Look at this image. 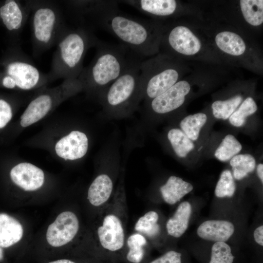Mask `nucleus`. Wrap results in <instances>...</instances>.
<instances>
[{
    "label": "nucleus",
    "instance_id": "1",
    "mask_svg": "<svg viewBox=\"0 0 263 263\" xmlns=\"http://www.w3.org/2000/svg\"><path fill=\"white\" fill-rule=\"evenodd\" d=\"M73 10L79 19L109 32L141 57L156 50L157 33L152 24L124 14L117 0L75 1Z\"/></svg>",
    "mask_w": 263,
    "mask_h": 263
},
{
    "label": "nucleus",
    "instance_id": "2",
    "mask_svg": "<svg viewBox=\"0 0 263 263\" xmlns=\"http://www.w3.org/2000/svg\"><path fill=\"white\" fill-rule=\"evenodd\" d=\"M95 55L83 68L78 79L82 87L104 90L119 77L139 56L126 46L98 40Z\"/></svg>",
    "mask_w": 263,
    "mask_h": 263
},
{
    "label": "nucleus",
    "instance_id": "3",
    "mask_svg": "<svg viewBox=\"0 0 263 263\" xmlns=\"http://www.w3.org/2000/svg\"><path fill=\"white\" fill-rule=\"evenodd\" d=\"M98 39L90 27L65 28L59 35L52 59L49 80L78 78L88 49L95 46Z\"/></svg>",
    "mask_w": 263,
    "mask_h": 263
},
{
    "label": "nucleus",
    "instance_id": "4",
    "mask_svg": "<svg viewBox=\"0 0 263 263\" xmlns=\"http://www.w3.org/2000/svg\"><path fill=\"white\" fill-rule=\"evenodd\" d=\"M32 10V38L36 53L44 51L56 42L65 28L56 6L47 2H29Z\"/></svg>",
    "mask_w": 263,
    "mask_h": 263
},
{
    "label": "nucleus",
    "instance_id": "5",
    "mask_svg": "<svg viewBox=\"0 0 263 263\" xmlns=\"http://www.w3.org/2000/svg\"><path fill=\"white\" fill-rule=\"evenodd\" d=\"M142 58L137 57L128 68L106 89L104 101L111 108L133 105L141 93L140 63Z\"/></svg>",
    "mask_w": 263,
    "mask_h": 263
},
{
    "label": "nucleus",
    "instance_id": "6",
    "mask_svg": "<svg viewBox=\"0 0 263 263\" xmlns=\"http://www.w3.org/2000/svg\"><path fill=\"white\" fill-rule=\"evenodd\" d=\"M4 74L1 83L8 89L29 91L49 80L48 75L40 71L22 51L5 65Z\"/></svg>",
    "mask_w": 263,
    "mask_h": 263
},
{
    "label": "nucleus",
    "instance_id": "7",
    "mask_svg": "<svg viewBox=\"0 0 263 263\" xmlns=\"http://www.w3.org/2000/svg\"><path fill=\"white\" fill-rule=\"evenodd\" d=\"M140 72L141 94L151 99L173 86L179 77V73L175 68L161 66L160 59L142 60Z\"/></svg>",
    "mask_w": 263,
    "mask_h": 263
},
{
    "label": "nucleus",
    "instance_id": "8",
    "mask_svg": "<svg viewBox=\"0 0 263 263\" xmlns=\"http://www.w3.org/2000/svg\"><path fill=\"white\" fill-rule=\"evenodd\" d=\"M97 235L103 250V259L111 261L123 259L125 232L124 224L117 213L112 212L103 216Z\"/></svg>",
    "mask_w": 263,
    "mask_h": 263
},
{
    "label": "nucleus",
    "instance_id": "9",
    "mask_svg": "<svg viewBox=\"0 0 263 263\" xmlns=\"http://www.w3.org/2000/svg\"><path fill=\"white\" fill-rule=\"evenodd\" d=\"M80 89V84L77 79H64L63 83L54 94H41L28 104L20 117V125L26 127L38 122L43 118L52 109L55 101L59 100L70 92Z\"/></svg>",
    "mask_w": 263,
    "mask_h": 263
},
{
    "label": "nucleus",
    "instance_id": "10",
    "mask_svg": "<svg viewBox=\"0 0 263 263\" xmlns=\"http://www.w3.org/2000/svg\"><path fill=\"white\" fill-rule=\"evenodd\" d=\"M79 228V222L76 214L70 211H63L48 226L46 240L53 247L62 246L74 239Z\"/></svg>",
    "mask_w": 263,
    "mask_h": 263
},
{
    "label": "nucleus",
    "instance_id": "11",
    "mask_svg": "<svg viewBox=\"0 0 263 263\" xmlns=\"http://www.w3.org/2000/svg\"><path fill=\"white\" fill-rule=\"evenodd\" d=\"M190 89V85L187 81H178L164 93L152 99L150 107L153 112L159 114L173 111L183 104L185 96Z\"/></svg>",
    "mask_w": 263,
    "mask_h": 263
},
{
    "label": "nucleus",
    "instance_id": "12",
    "mask_svg": "<svg viewBox=\"0 0 263 263\" xmlns=\"http://www.w3.org/2000/svg\"><path fill=\"white\" fill-rule=\"evenodd\" d=\"M88 149L86 135L78 131H73L62 137L56 143L55 150L60 157L69 160L82 158Z\"/></svg>",
    "mask_w": 263,
    "mask_h": 263
},
{
    "label": "nucleus",
    "instance_id": "13",
    "mask_svg": "<svg viewBox=\"0 0 263 263\" xmlns=\"http://www.w3.org/2000/svg\"><path fill=\"white\" fill-rule=\"evenodd\" d=\"M10 175L16 185L26 191H34L39 188L44 181L43 170L27 162L15 166L11 170Z\"/></svg>",
    "mask_w": 263,
    "mask_h": 263
},
{
    "label": "nucleus",
    "instance_id": "14",
    "mask_svg": "<svg viewBox=\"0 0 263 263\" xmlns=\"http://www.w3.org/2000/svg\"><path fill=\"white\" fill-rule=\"evenodd\" d=\"M167 43L177 53L193 55L198 53L201 44L199 39L187 27L179 25L171 29L167 37Z\"/></svg>",
    "mask_w": 263,
    "mask_h": 263
},
{
    "label": "nucleus",
    "instance_id": "15",
    "mask_svg": "<svg viewBox=\"0 0 263 263\" xmlns=\"http://www.w3.org/2000/svg\"><path fill=\"white\" fill-rule=\"evenodd\" d=\"M31 10L29 2L23 5L15 0H6L0 8V17L9 31L22 29Z\"/></svg>",
    "mask_w": 263,
    "mask_h": 263
},
{
    "label": "nucleus",
    "instance_id": "16",
    "mask_svg": "<svg viewBox=\"0 0 263 263\" xmlns=\"http://www.w3.org/2000/svg\"><path fill=\"white\" fill-rule=\"evenodd\" d=\"M128 4L143 14L156 17H168L177 9L174 0H126L118 1Z\"/></svg>",
    "mask_w": 263,
    "mask_h": 263
},
{
    "label": "nucleus",
    "instance_id": "17",
    "mask_svg": "<svg viewBox=\"0 0 263 263\" xmlns=\"http://www.w3.org/2000/svg\"><path fill=\"white\" fill-rule=\"evenodd\" d=\"M234 226L232 223L224 220H211L202 223L197 229L201 238L216 242H225L232 235Z\"/></svg>",
    "mask_w": 263,
    "mask_h": 263
},
{
    "label": "nucleus",
    "instance_id": "18",
    "mask_svg": "<svg viewBox=\"0 0 263 263\" xmlns=\"http://www.w3.org/2000/svg\"><path fill=\"white\" fill-rule=\"evenodd\" d=\"M113 190V183L109 175L101 174L92 182L88 190L87 199L94 207H100L110 199Z\"/></svg>",
    "mask_w": 263,
    "mask_h": 263
},
{
    "label": "nucleus",
    "instance_id": "19",
    "mask_svg": "<svg viewBox=\"0 0 263 263\" xmlns=\"http://www.w3.org/2000/svg\"><path fill=\"white\" fill-rule=\"evenodd\" d=\"M23 234L22 225L6 213H0V246L6 248L18 243Z\"/></svg>",
    "mask_w": 263,
    "mask_h": 263
},
{
    "label": "nucleus",
    "instance_id": "20",
    "mask_svg": "<svg viewBox=\"0 0 263 263\" xmlns=\"http://www.w3.org/2000/svg\"><path fill=\"white\" fill-rule=\"evenodd\" d=\"M193 186L182 178L171 176L166 183L160 188L164 201L169 205H174L193 189Z\"/></svg>",
    "mask_w": 263,
    "mask_h": 263
},
{
    "label": "nucleus",
    "instance_id": "21",
    "mask_svg": "<svg viewBox=\"0 0 263 263\" xmlns=\"http://www.w3.org/2000/svg\"><path fill=\"white\" fill-rule=\"evenodd\" d=\"M191 213V206L188 202L179 204L173 216L167 222L168 234L175 238L181 237L188 228Z\"/></svg>",
    "mask_w": 263,
    "mask_h": 263
},
{
    "label": "nucleus",
    "instance_id": "22",
    "mask_svg": "<svg viewBox=\"0 0 263 263\" xmlns=\"http://www.w3.org/2000/svg\"><path fill=\"white\" fill-rule=\"evenodd\" d=\"M147 244L146 238L142 234L137 232L131 234L126 242L127 249L124 252L123 259L128 263H144Z\"/></svg>",
    "mask_w": 263,
    "mask_h": 263
},
{
    "label": "nucleus",
    "instance_id": "23",
    "mask_svg": "<svg viewBox=\"0 0 263 263\" xmlns=\"http://www.w3.org/2000/svg\"><path fill=\"white\" fill-rule=\"evenodd\" d=\"M217 46L223 52L232 56H240L245 50V44L238 34L229 31L218 33L215 37Z\"/></svg>",
    "mask_w": 263,
    "mask_h": 263
},
{
    "label": "nucleus",
    "instance_id": "24",
    "mask_svg": "<svg viewBox=\"0 0 263 263\" xmlns=\"http://www.w3.org/2000/svg\"><path fill=\"white\" fill-rule=\"evenodd\" d=\"M168 138L175 152L180 157H185L194 148V145L181 130L173 128L168 133Z\"/></svg>",
    "mask_w": 263,
    "mask_h": 263
},
{
    "label": "nucleus",
    "instance_id": "25",
    "mask_svg": "<svg viewBox=\"0 0 263 263\" xmlns=\"http://www.w3.org/2000/svg\"><path fill=\"white\" fill-rule=\"evenodd\" d=\"M240 3L243 16L248 23L258 26L263 23V0H241Z\"/></svg>",
    "mask_w": 263,
    "mask_h": 263
},
{
    "label": "nucleus",
    "instance_id": "26",
    "mask_svg": "<svg viewBox=\"0 0 263 263\" xmlns=\"http://www.w3.org/2000/svg\"><path fill=\"white\" fill-rule=\"evenodd\" d=\"M158 219L159 215L156 211H149L139 218L134 225V230L144 236L154 237L160 231Z\"/></svg>",
    "mask_w": 263,
    "mask_h": 263
},
{
    "label": "nucleus",
    "instance_id": "27",
    "mask_svg": "<svg viewBox=\"0 0 263 263\" xmlns=\"http://www.w3.org/2000/svg\"><path fill=\"white\" fill-rule=\"evenodd\" d=\"M207 116L202 113L189 115L185 117L180 123L182 131L192 141L196 140L201 129L206 124Z\"/></svg>",
    "mask_w": 263,
    "mask_h": 263
},
{
    "label": "nucleus",
    "instance_id": "28",
    "mask_svg": "<svg viewBox=\"0 0 263 263\" xmlns=\"http://www.w3.org/2000/svg\"><path fill=\"white\" fill-rule=\"evenodd\" d=\"M230 165L233 170L234 177L236 179L241 180L254 171L256 161L251 154H238L231 159Z\"/></svg>",
    "mask_w": 263,
    "mask_h": 263
},
{
    "label": "nucleus",
    "instance_id": "29",
    "mask_svg": "<svg viewBox=\"0 0 263 263\" xmlns=\"http://www.w3.org/2000/svg\"><path fill=\"white\" fill-rule=\"evenodd\" d=\"M242 148V145L234 136L227 134L216 150L214 156L220 161H226L238 153Z\"/></svg>",
    "mask_w": 263,
    "mask_h": 263
},
{
    "label": "nucleus",
    "instance_id": "30",
    "mask_svg": "<svg viewBox=\"0 0 263 263\" xmlns=\"http://www.w3.org/2000/svg\"><path fill=\"white\" fill-rule=\"evenodd\" d=\"M242 99V97L238 95L228 100L214 102L211 105L214 116L217 119H227L235 111Z\"/></svg>",
    "mask_w": 263,
    "mask_h": 263
},
{
    "label": "nucleus",
    "instance_id": "31",
    "mask_svg": "<svg viewBox=\"0 0 263 263\" xmlns=\"http://www.w3.org/2000/svg\"><path fill=\"white\" fill-rule=\"evenodd\" d=\"M257 109V106L254 99L251 97H248L238 110L229 117V121L234 126L241 127L244 124L246 118L255 113Z\"/></svg>",
    "mask_w": 263,
    "mask_h": 263
},
{
    "label": "nucleus",
    "instance_id": "32",
    "mask_svg": "<svg viewBox=\"0 0 263 263\" xmlns=\"http://www.w3.org/2000/svg\"><path fill=\"white\" fill-rule=\"evenodd\" d=\"M235 256L230 246L225 242H216L211 248L208 263H233Z\"/></svg>",
    "mask_w": 263,
    "mask_h": 263
},
{
    "label": "nucleus",
    "instance_id": "33",
    "mask_svg": "<svg viewBox=\"0 0 263 263\" xmlns=\"http://www.w3.org/2000/svg\"><path fill=\"white\" fill-rule=\"evenodd\" d=\"M235 188L233 176L229 170L226 169L221 174L215 189V194L219 198L231 197L235 193Z\"/></svg>",
    "mask_w": 263,
    "mask_h": 263
},
{
    "label": "nucleus",
    "instance_id": "34",
    "mask_svg": "<svg viewBox=\"0 0 263 263\" xmlns=\"http://www.w3.org/2000/svg\"><path fill=\"white\" fill-rule=\"evenodd\" d=\"M147 263H183V254L180 252L170 250Z\"/></svg>",
    "mask_w": 263,
    "mask_h": 263
},
{
    "label": "nucleus",
    "instance_id": "35",
    "mask_svg": "<svg viewBox=\"0 0 263 263\" xmlns=\"http://www.w3.org/2000/svg\"><path fill=\"white\" fill-rule=\"evenodd\" d=\"M12 110L10 104L3 99H0V129L3 128L10 121Z\"/></svg>",
    "mask_w": 263,
    "mask_h": 263
},
{
    "label": "nucleus",
    "instance_id": "36",
    "mask_svg": "<svg viewBox=\"0 0 263 263\" xmlns=\"http://www.w3.org/2000/svg\"><path fill=\"white\" fill-rule=\"evenodd\" d=\"M253 236L256 242L259 245H263V226L260 225L254 231Z\"/></svg>",
    "mask_w": 263,
    "mask_h": 263
},
{
    "label": "nucleus",
    "instance_id": "37",
    "mask_svg": "<svg viewBox=\"0 0 263 263\" xmlns=\"http://www.w3.org/2000/svg\"><path fill=\"white\" fill-rule=\"evenodd\" d=\"M257 175L260 178L262 183H263V164H259L257 167Z\"/></svg>",
    "mask_w": 263,
    "mask_h": 263
},
{
    "label": "nucleus",
    "instance_id": "38",
    "mask_svg": "<svg viewBox=\"0 0 263 263\" xmlns=\"http://www.w3.org/2000/svg\"><path fill=\"white\" fill-rule=\"evenodd\" d=\"M49 263H76L73 261L68 260V259H61L58 260L54 261H52Z\"/></svg>",
    "mask_w": 263,
    "mask_h": 263
},
{
    "label": "nucleus",
    "instance_id": "39",
    "mask_svg": "<svg viewBox=\"0 0 263 263\" xmlns=\"http://www.w3.org/2000/svg\"><path fill=\"white\" fill-rule=\"evenodd\" d=\"M3 252L2 247L0 246V261L3 259Z\"/></svg>",
    "mask_w": 263,
    "mask_h": 263
}]
</instances>
